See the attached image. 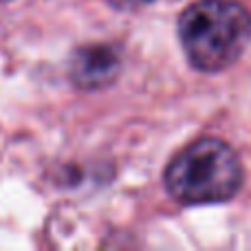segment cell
I'll list each match as a JSON object with an SVG mask.
<instances>
[{
	"mask_svg": "<svg viewBox=\"0 0 251 251\" xmlns=\"http://www.w3.org/2000/svg\"><path fill=\"white\" fill-rule=\"evenodd\" d=\"M170 196L183 205H214L234 199L245 181L238 152L218 137H201L178 150L163 174Z\"/></svg>",
	"mask_w": 251,
	"mask_h": 251,
	"instance_id": "cell-2",
	"label": "cell"
},
{
	"mask_svg": "<svg viewBox=\"0 0 251 251\" xmlns=\"http://www.w3.org/2000/svg\"><path fill=\"white\" fill-rule=\"evenodd\" d=\"M178 40L196 71H225L251 42V13L238 0H196L178 16Z\"/></svg>",
	"mask_w": 251,
	"mask_h": 251,
	"instance_id": "cell-1",
	"label": "cell"
},
{
	"mask_svg": "<svg viewBox=\"0 0 251 251\" xmlns=\"http://www.w3.org/2000/svg\"><path fill=\"white\" fill-rule=\"evenodd\" d=\"M124 66V53L119 44L95 42L84 44L71 55L69 77L82 91H100L119 77Z\"/></svg>",
	"mask_w": 251,
	"mask_h": 251,
	"instance_id": "cell-3",
	"label": "cell"
},
{
	"mask_svg": "<svg viewBox=\"0 0 251 251\" xmlns=\"http://www.w3.org/2000/svg\"><path fill=\"white\" fill-rule=\"evenodd\" d=\"M108 2L117 9H139V7H146V4L154 2V0H108Z\"/></svg>",
	"mask_w": 251,
	"mask_h": 251,
	"instance_id": "cell-4",
	"label": "cell"
}]
</instances>
